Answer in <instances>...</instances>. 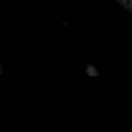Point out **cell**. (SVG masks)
<instances>
[{"label": "cell", "mask_w": 132, "mask_h": 132, "mask_svg": "<svg viewBox=\"0 0 132 132\" xmlns=\"http://www.w3.org/2000/svg\"><path fill=\"white\" fill-rule=\"evenodd\" d=\"M86 73L87 75H89L90 77H98L101 75L99 71L96 69V67H94L92 64H87L86 66Z\"/></svg>", "instance_id": "1"}, {"label": "cell", "mask_w": 132, "mask_h": 132, "mask_svg": "<svg viewBox=\"0 0 132 132\" xmlns=\"http://www.w3.org/2000/svg\"><path fill=\"white\" fill-rule=\"evenodd\" d=\"M3 73H4V67H3L2 62H1V61H0V77L3 75Z\"/></svg>", "instance_id": "3"}, {"label": "cell", "mask_w": 132, "mask_h": 132, "mask_svg": "<svg viewBox=\"0 0 132 132\" xmlns=\"http://www.w3.org/2000/svg\"><path fill=\"white\" fill-rule=\"evenodd\" d=\"M117 3H119L120 6H122L123 8L127 9L128 11V13H132V2L129 0H119L117 1Z\"/></svg>", "instance_id": "2"}]
</instances>
